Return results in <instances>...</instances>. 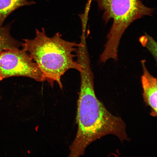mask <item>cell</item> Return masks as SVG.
Segmentation results:
<instances>
[{
  "label": "cell",
  "mask_w": 157,
  "mask_h": 157,
  "mask_svg": "<svg viewBox=\"0 0 157 157\" xmlns=\"http://www.w3.org/2000/svg\"><path fill=\"white\" fill-rule=\"evenodd\" d=\"M140 42L143 46L148 49L156 61L157 44L152 37L148 35H145L141 37Z\"/></svg>",
  "instance_id": "obj_8"
},
{
  "label": "cell",
  "mask_w": 157,
  "mask_h": 157,
  "mask_svg": "<svg viewBox=\"0 0 157 157\" xmlns=\"http://www.w3.org/2000/svg\"><path fill=\"white\" fill-rule=\"evenodd\" d=\"M2 80H3L2 79V78H1V77H0V82H1Z\"/></svg>",
  "instance_id": "obj_9"
},
{
  "label": "cell",
  "mask_w": 157,
  "mask_h": 157,
  "mask_svg": "<svg viewBox=\"0 0 157 157\" xmlns=\"http://www.w3.org/2000/svg\"><path fill=\"white\" fill-rule=\"evenodd\" d=\"M23 40V49L36 64L46 81L52 85L56 82L62 88V77L67 71L71 69L82 71V67L74 60L76 56L73 54L80 43L65 40L59 33L49 37L44 29H36L34 39Z\"/></svg>",
  "instance_id": "obj_2"
},
{
  "label": "cell",
  "mask_w": 157,
  "mask_h": 157,
  "mask_svg": "<svg viewBox=\"0 0 157 157\" xmlns=\"http://www.w3.org/2000/svg\"><path fill=\"white\" fill-rule=\"evenodd\" d=\"M80 64L82 70L76 117L78 131L70 147L69 156L73 157L83 155L90 144L107 135H115L121 142L129 140L124 121L110 113L96 95L90 61L84 59Z\"/></svg>",
  "instance_id": "obj_1"
},
{
  "label": "cell",
  "mask_w": 157,
  "mask_h": 157,
  "mask_svg": "<svg viewBox=\"0 0 157 157\" xmlns=\"http://www.w3.org/2000/svg\"><path fill=\"white\" fill-rule=\"evenodd\" d=\"M98 7L103 11L105 23L112 21L107 41L100 60L105 63L110 59L117 61L121 39L125 31L135 21L148 16L154 9L147 7L141 0H97Z\"/></svg>",
  "instance_id": "obj_3"
},
{
  "label": "cell",
  "mask_w": 157,
  "mask_h": 157,
  "mask_svg": "<svg viewBox=\"0 0 157 157\" xmlns=\"http://www.w3.org/2000/svg\"><path fill=\"white\" fill-rule=\"evenodd\" d=\"M16 76L46 81L38 66L23 49H10L0 52V77L3 80Z\"/></svg>",
  "instance_id": "obj_4"
},
{
  "label": "cell",
  "mask_w": 157,
  "mask_h": 157,
  "mask_svg": "<svg viewBox=\"0 0 157 157\" xmlns=\"http://www.w3.org/2000/svg\"><path fill=\"white\" fill-rule=\"evenodd\" d=\"M31 0H0V27L7 17L20 7L34 4Z\"/></svg>",
  "instance_id": "obj_6"
},
{
  "label": "cell",
  "mask_w": 157,
  "mask_h": 157,
  "mask_svg": "<svg viewBox=\"0 0 157 157\" xmlns=\"http://www.w3.org/2000/svg\"><path fill=\"white\" fill-rule=\"evenodd\" d=\"M9 25L0 27V52L10 49L19 48L22 43L11 36Z\"/></svg>",
  "instance_id": "obj_7"
},
{
  "label": "cell",
  "mask_w": 157,
  "mask_h": 157,
  "mask_svg": "<svg viewBox=\"0 0 157 157\" xmlns=\"http://www.w3.org/2000/svg\"><path fill=\"white\" fill-rule=\"evenodd\" d=\"M143 73L141 77L143 88V97L146 105L150 108V115L153 117L157 116V79L147 69L146 61H141Z\"/></svg>",
  "instance_id": "obj_5"
}]
</instances>
